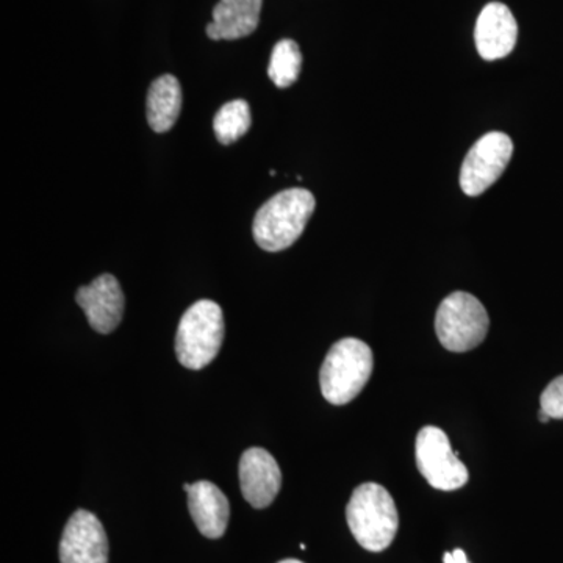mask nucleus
Instances as JSON below:
<instances>
[{"instance_id":"1","label":"nucleus","mask_w":563,"mask_h":563,"mask_svg":"<svg viewBox=\"0 0 563 563\" xmlns=\"http://www.w3.org/2000/svg\"><path fill=\"white\" fill-rule=\"evenodd\" d=\"M314 196L306 188H291L263 203L254 218V240L263 251L280 252L298 242L312 218Z\"/></svg>"},{"instance_id":"2","label":"nucleus","mask_w":563,"mask_h":563,"mask_svg":"<svg viewBox=\"0 0 563 563\" xmlns=\"http://www.w3.org/2000/svg\"><path fill=\"white\" fill-rule=\"evenodd\" d=\"M346 520L354 539L372 553L387 550L399 528L395 499L383 485L366 483L352 493Z\"/></svg>"},{"instance_id":"3","label":"nucleus","mask_w":563,"mask_h":563,"mask_svg":"<svg viewBox=\"0 0 563 563\" xmlns=\"http://www.w3.org/2000/svg\"><path fill=\"white\" fill-rule=\"evenodd\" d=\"M374 368L372 347L358 339H343L325 355L320 372L322 396L333 406H344L361 395Z\"/></svg>"},{"instance_id":"4","label":"nucleus","mask_w":563,"mask_h":563,"mask_svg":"<svg viewBox=\"0 0 563 563\" xmlns=\"http://www.w3.org/2000/svg\"><path fill=\"white\" fill-rule=\"evenodd\" d=\"M224 340L221 307L210 299L192 303L184 313L176 335L177 358L185 368L202 369L217 358Z\"/></svg>"},{"instance_id":"5","label":"nucleus","mask_w":563,"mask_h":563,"mask_svg":"<svg viewBox=\"0 0 563 563\" xmlns=\"http://www.w3.org/2000/svg\"><path fill=\"white\" fill-rule=\"evenodd\" d=\"M490 318L476 296L455 291L437 310L435 331L440 343L451 352H466L479 346L487 336Z\"/></svg>"},{"instance_id":"6","label":"nucleus","mask_w":563,"mask_h":563,"mask_svg":"<svg viewBox=\"0 0 563 563\" xmlns=\"http://www.w3.org/2000/svg\"><path fill=\"white\" fill-rule=\"evenodd\" d=\"M417 465L424 479L437 490L454 492L468 483L470 474L454 454L450 439L442 429L426 426L418 432Z\"/></svg>"},{"instance_id":"7","label":"nucleus","mask_w":563,"mask_h":563,"mask_svg":"<svg viewBox=\"0 0 563 563\" xmlns=\"http://www.w3.org/2000/svg\"><path fill=\"white\" fill-rule=\"evenodd\" d=\"M514 143L503 132H492L477 140L466 154L461 169V187L466 196L487 191L509 166Z\"/></svg>"},{"instance_id":"8","label":"nucleus","mask_w":563,"mask_h":563,"mask_svg":"<svg viewBox=\"0 0 563 563\" xmlns=\"http://www.w3.org/2000/svg\"><path fill=\"white\" fill-rule=\"evenodd\" d=\"M62 563H109V539L99 518L77 510L69 518L60 542Z\"/></svg>"},{"instance_id":"9","label":"nucleus","mask_w":563,"mask_h":563,"mask_svg":"<svg viewBox=\"0 0 563 563\" xmlns=\"http://www.w3.org/2000/svg\"><path fill=\"white\" fill-rule=\"evenodd\" d=\"M76 301L96 332L110 333L120 325L124 314V292L111 274H102L87 287L79 288Z\"/></svg>"},{"instance_id":"10","label":"nucleus","mask_w":563,"mask_h":563,"mask_svg":"<svg viewBox=\"0 0 563 563\" xmlns=\"http://www.w3.org/2000/svg\"><path fill=\"white\" fill-rule=\"evenodd\" d=\"M240 484L244 499L255 509L272 506L282 487L276 459L263 448H250L240 461Z\"/></svg>"},{"instance_id":"11","label":"nucleus","mask_w":563,"mask_h":563,"mask_svg":"<svg viewBox=\"0 0 563 563\" xmlns=\"http://www.w3.org/2000/svg\"><path fill=\"white\" fill-rule=\"evenodd\" d=\"M517 40L518 24L509 7L499 2L485 5L474 31V41L481 57L487 62L501 60L512 54Z\"/></svg>"},{"instance_id":"12","label":"nucleus","mask_w":563,"mask_h":563,"mask_svg":"<svg viewBox=\"0 0 563 563\" xmlns=\"http://www.w3.org/2000/svg\"><path fill=\"white\" fill-rule=\"evenodd\" d=\"M187 495L188 509L199 532L207 539H221L231 517L228 496L209 481L192 484Z\"/></svg>"},{"instance_id":"13","label":"nucleus","mask_w":563,"mask_h":563,"mask_svg":"<svg viewBox=\"0 0 563 563\" xmlns=\"http://www.w3.org/2000/svg\"><path fill=\"white\" fill-rule=\"evenodd\" d=\"M263 0H220L213 9V21L207 25V36L213 41L240 40L258 27Z\"/></svg>"},{"instance_id":"14","label":"nucleus","mask_w":563,"mask_h":563,"mask_svg":"<svg viewBox=\"0 0 563 563\" xmlns=\"http://www.w3.org/2000/svg\"><path fill=\"white\" fill-rule=\"evenodd\" d=\"M181 109V88L172 74L158 77L147 92V121L152 131H172Z\"/></svg>"},{"instance_id":"15","label":"nucleus","mask_w":563,"mask_h":563,"mask_svg":"<svg viewBox=\"0 0 563 563\" xmlns=\"http://www.w3.org/2000/svg\"><path fill=\"white\" fill-rule=\"evenodd\" d=\"M302 54L298 43L292 40H282L274 46L269 60L268 76L277 88H288L299 79Z\"/></svg>"},{"instance_id":"16","label":"nucleus","mask_w":563,"mask_h":563,"mask_svg":"<svg viewBox=\"0 0 563 563\" xmlns=\"http://www.w3.org/2000/svg\"><path fill=\"white\" fill-rule=\"evenodd\" d=\"M250 106L242 99L222 106L213 121L214 135L224 146L242 139L250 131Z\"/></svg>"},{"instance_id":"17","label":"nucleus","mask_w":563,"mask_h":563,"mask_svg":"<svg viewBox=\"0 0 563 563\" xmlns=\"http://www.w3.org/2000/svg\"><path fill=\"white\" fill-rule=\"evenodd\" d=\"M540 407L551 420H563V376L555 377L540 396Z\"/></svg>"},{"instance_id":"18","label":"nucleus","mask_w":563,"mask_h":563,"mask_svg":"<svg viewBox=\"0 0 563 563\" xmlns=\"http://www.w3.org/2000/svg\"><path fill=\"white\" fill-rule=\"evenodd\" d=\"M444 563H470L466 554L462 550H454L453 553L443 555Z\"/></svg>"},{"instance_id":"19","label":"nucleus","mask_w":563,"mask_h":563,"mask_svg":"<svg viewBox=\"0 0 563 563\" xmlns=\"http://www.w3.org/2000/svg\"><path fill=\"white\" fill-rule=\"evenodd\" d=\"M539 420L542 421V422H548V421L551 420V417L547 412H543L542 409H540Z\"/></svg>"},{"instance_id":"20","label":"nucleus","mask_w":563,"mask_h":563,"mask_svg":"<svg viewBox=\"0 0 563 563\" xmlns=\"http://www.w3.org/2000/svg\"><path fill=\"white\" fill-rule=\"evenodd\" d=\"M279 563H303L301 561H296V559H287V561H282Z\"/></svg>"},{"instance_id":"21","label":"nucleus","mask_w":563,"mask_h":563,"mask_svg":"<svg viewBox=\"0 0 563 563\" xmlns=\"http://www.w3.org/2000/svg\"><path fill=\"white\" fill-rule=\"evenodd\" d=\"M192 484H184V490L188 492L190 490Z\"/></svg>"}]
</instances>
